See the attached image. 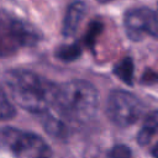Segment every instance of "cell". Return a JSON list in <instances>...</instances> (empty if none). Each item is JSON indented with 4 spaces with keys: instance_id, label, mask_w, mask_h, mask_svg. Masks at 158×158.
<instances>
[{
    "instance_id": "obj_1",
    "label": "cell",
    "mask_w": 158,
    "mask_h": 158,
    "mask_svg": "<svg viewBox=\"0 0 158 158\" xmlns=\"http://www.w3.org/2000/svg\"><path fill=\"white\" fill-rule=\"evenodd\" d=\"M5 78L12 99L21 107L43 114L54 104L57 85L37 74L25 69H14L7 72Z\"/></svg>"
},
{
    "instance_id": "obj_2",
    "label": "cell",
    "mask_w": 158,
    "mask_h": 158,
    "mask_svg": "<svg viewBox=\"0 0 158 158\" xmlns=\"http://www.w3.org/2000/svg\"><path fill=\"white\" fill-rule=\"evenodd\" d=\"M53 105L64 117L83 122L95 115L99 105V95L90 83L70 80L57 85Z\"/></svg>"
},
{
    "instance_id": "obj_3",
    "label": "cell",
    "mask_w": 158,
    "mask_h": 158,
    "mask_svg": "<svg viewBox=\"0 0 158 158\" xmlns=\"http://www.w3.org/2000/svg\"><path fill=\"white\" fill-rule=\"evenodd\" d=\"M38 40L40 32L32 25L0 12V57L11 56L25 46H33Z\"/></svg>"
},
{
    "instance_id": "obj_4",
    "label": "cell",
    "mask_w": 158,
    "mask_h": 158,
    "mask_svg": "<svg viewBox=\"0 0 158 158\" xmlns=\"http://www.w3.org/2000/svg\"><path fill=\"white\" fill-rule=\"evenodd\" d=\"M143 105L137 96L128 91H112L107 100V114L117 126L127 127L133 125L142 115Z\"/></svg>"
},
{
    "instance_id": "obj_5",
    "label": "cell",
    "mask_w": 158,
    "mask_h": 158,
    "mask_svg": "<svg viewBox=\"0 0 158 158\" xmlns=\"http://www.w3.org/2000/svg\"><path fill=\"white\" fill-rule=\"evenodd\" d=\"M2 141L19 157L36 158L40 154L51 152L49 147L38 136L16 128H6L2 132Z\"/></svg>"
},
{
    "instance_id": "obj_6",
    "label": "cell",
    "mask_w": 158,
    "mask_h": 158,
    "mask_svg": "<svg viewBox=\"0 0 158 158\" xmlns=\"http://www.w3.org/2000/svg\"><path fill=\"white\" fill-rule=\"evenodd\" d=\"M125 27L133 41H139L144 33L158 37V16L147 7L132 9L125 15Z\"/></svg>"
},
{
    "instance_id": "obj_7",
    "label": "cell",
    "mask_w": 158,
    "mask_h": 158,
    "mask_svg": "<svg viewBox=\"0 0 158 158\" xmlns=\"http://www.w3.org/2000/svg\"><path fill=\"white\" fill-rule=\"evenodd\" d=\"M84 14H85V5L81 1H74L68 6L62 26V33L65 37H70L77 32L84 17Z\"/></svg>"
},
{
    "instance_id": "obj_8",
    "label": "cell",
    "mask_w": 158,
    "mask_h": 158,
    "mask_svg": "<svg viewBox=\"0 0 158 158\" xmlns=\"http://www.w3.org/2000/svg\"><path fill=\"white\" fill-rule=\"evenodd\" d=\"M158 132V111H153L144 117L142 128L137 135V141L141 146L149 143L152 137Z\"/></svg>"
},
{
    "instance_id": "obj_9",
    "label": "cell",
    "mask_w": 158,
    "mask_h": 158,
    "mask_svg": "<svg viewBox=\"0 0 158 158\" xmlns=\"http://www.w3.org/2000/svg\"><path fill=\"white\" fill-rule=\"evenodd\" d=\"M41 115H43V117H42V125H43V127L46 128V131L49 135H52L54 137H64L65 136L67 127H65V125L60 120L53 117L52 115L44 114V112L41 114Z\"/></svg>"
},
{
    "instance_id": "obj_10",
    "label": "cell",
    "mask_w": 158,
    "mask_h": 158,
    "mask_svg": "<svg viewBox=\"0 0 158 158\" xmlns=\"http://www.w3.org/2000/svg\"><path fill=\"white\" fill-rule=\"evenodd\" d=\"M114 73L127 85H132L133 83V63L131 60V58H123L122 60H120L115 68H114Z\"/></svg>"
},
{
    "instance_id": "obj_11",
    "label": "cell",
    "mask_w": 158,
    "mask_h": 158,
    "mask_svg": "<svg viewBox=\"0 0 158 158\" xmlns=\"http://www.w3.org/2000/svg\"><path fill=\"white\" fill-rule=\"evenodd\" d=\"M81 53V48L79 47V44H67V46H60L57 52H56V57L60 60L64 62H70L77 59Z\"/></svg>"
},
{
    "instance_id": "obj_12",
    "label": "cell",
    "mask_w": 158,
    "mask_h": 158,
    "mask_svg": "<svg viewBox=\"0 0 158 158\" xmlns=\"http://www.w3.org/2000/svg\"><path fill=\"white\" fill-rule=\"evenodd\" d=\"M102 28H104V26H102V23H101L100 21H93V22H90V25H89V27H88V30H86L85 38H84L85 44H86L88 47H93V46L95 44L96 38H98L99 35L101 33Z\"/></svg>"
},
{
    "instance_id": "obj_13",
    "label": "cell",
    "mask_w": 158,
    "mask_h": 158,
    "mask_svg": "<svg viewBox=\"0 0 158 158\" xmlns=\"http://www.w3.org/2000/svg\"><path fill=\"white\" fill-rule=\"evenodd\" d=\"M14 115H15V109L0 86V120L11 118Z\"/></svg>"
},
{
    "instance_id": "obj_14",
    "label": "cell",
    "mask_w": 158,
    "mask_h": 158,
    "mask_svg": "<svg viewBox=\"0 0 158 158\" xmlns=\"http://www.w3.org/2000/svg\"><path fill=\"white\" fill-rule=\"evenodd\" d=\"M110 157L111 158H131V151L126 146H116L112 148Z\"/></svg>"
},
{
    "instance_id": "obj_15",
    "label": "cell",
    "mask_w": 158,
    "mask_h": 158,
    "mask_svg": "<svg viewBox=\"0 0 158 158\" xmlns=\"http://www.w3.org/2000/svg\"><path fill=\"white\" fill-rule=\"evenodd\" d=\"M158 81V73L152 72V70H147L144 73V75L142 77V83L144 84H154Z\"/></svg>"
},
{
    "instance_id": "obj_16",
    "label": "cell",
    "mask_w": 158,
    "mask_h": 158,
    "mask_svg": "<svg viewBox=\"0 0 158 158\" xmlns=\"http://www.w3.org/2000/svg\"><path fill=\"white\" fill-rule=\"evenodd\" d=\"M152 154H153L154 158H158V143L154 144V147L152 148Z\"/></svg>"
},
{
    "instance_id": "obj_17",
    "label": "cell",
    "mask_w": 158,
    "mask_h": 158,
    "mask_svg": "<svg viewBox=\"0 0 158 158\" xmlns=\"http://www.w3.org/2000/svg\"><path fill=\"white\" fill-rule=\"evenodd\" d=\"M36 158H52V153H51V152H48V153H43V154L37 156Z\"/></svg>"
},
{
    "instance_id": "obj_18",
    "label": "cell",
    "mask_w": 158,
    "mask_h": 158,
    "mask_svg": "<svg viewBox=\"0 0 158 158\" xmlns=\"http://www.w3.org/2000/svg\"><path fill=\"white\" fill-rule=\"evenodd\" d=\"M99 2H107V1H110V0H98Z\"/></svg>"
},
{
    "instance_id": "obj_19",
    "label": "cell",
    "mask_w": 158,
    "mask_h": 158,
    "mask_svg": "<svg viewBox=\"0 0 158 158\" xmlns=\"http://www.w3.org/2000/svg\"><path fill=\"white\" fill-rule=\"evenodd\" d=\"M157 9H158V5H157Z\"/></svg>"
}]
</instances>
